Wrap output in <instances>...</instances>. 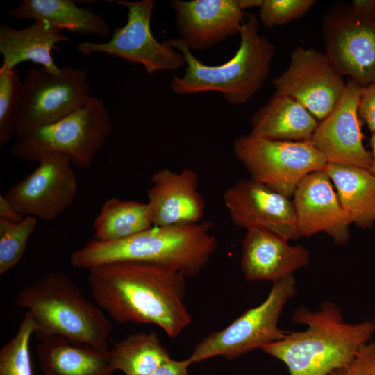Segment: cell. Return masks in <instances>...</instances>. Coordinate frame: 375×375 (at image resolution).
Listing matches in <instances>:
<instances>
[{
    "label": "cell",
    "instance_id": "cell-1",
    "mask_svg": "<svg viewBox=\"0 0 375 375\" xmlns=\"http://www.w3.org/2000/svg\"><path fill=\"white\" fill-rule=\"evenodd\" d=\"M88 282L94 302L118 323L155 324L171 338L192 322L185 277L164 266L120 261L93 267Z\"/></svg>",
    "mask_w": 375,
    "mask_h": 375
},
{
    "label": "cell",
    "instance_id": "cell-2",
    "mask_svg": "<svg viewBox=\"0 0 375 375\" xmlns=\"http://www.w3.org/2000/svg\"><path fill=\"white\" fill-rule=\"evenodd\" d=\"M292 321L306 329L288 332L283 339L261 349L283 362L290 375H328L351 362L375 333V319L348 323L340 307L330 301L316 310L298 307Z\"/></svg>",
    "mask_w": 375,
    "mask_h": 375
},
{
    "label": "cell",
    "instance_id": "cell-3",
    "mask_svg": "<svg viewBox=\"0 0 375 375\" xmlns=\"http://www.w3.org/2000/svg\"><path fill=\"white\" fill-rule=\"evenodd\" d=\"M212 223L155 226L115 242L92 240L74 251L70 258L76 268L120 261L146 262L174 270L185 278L199 274L217 249Z\"/></svg>",
    "mask_w": 375,
    "mask_h": 375
},
{
    "label": "cell",
    "instance_id": "cell-4",
    "mask_svg": "<svg viewBox=\"0 0 375 375\" xmlns=\"http://www.w3.org/2000/svg\"><path fill=\"white\" fill-rule=\"evenodd\" d=\"M258 28V19L251 13L240 28V45L234 56L215 65L202 62L178 38L169 39V44L183 55L186 66L182 76H172V90L178 95L218 92L233 106L249 101L268 76L275 51Z\"/></svg>",
    "mask_w": 375,
    "mask_h": 375
},
{
    "label": "cell",
    "instance_id": "cell-5",
    "mask_svg": "<svg viewBox=\"0 0 375 375\" xmlns=\"http://www.w3.org/2000/svg\"><path fill=\"white\" fill-rule=\"evenodd\" d=\"M15 303L29 312L36 337L60 335L108 351L112 323L94 302L88 301L76 282L61 271L49 272L18 292Z\"/></svg>",
    "mask_w": 375,
    "mask_h": 375
},
{
    "label": "cell",
    "instance_id": "cell-6",
    "mask_svg": "<svg viewBox=\"0 0 375 375\" xmlns=\"http://www.w3.org/2000/svg\"><path fill=\"white\" fill-rule=\"evenodd\" d=\"M112 128L104 101L92 96L85 106L62 119L18 133L12 153L21 160L33 162L48 154L59 153L78 167L89 168Z\"/></svg>",
    "mask_w": 375,
    "mask_h": 375
},
{
    "label": "cell",
    "instance_id": "cell-7",
    "mask_svg": "<svg viewBox=\"0 0 375 375\" xmlns=\"http://www.w3.org/2000/svg\"><path fill=\"white\" fill-rule=\"evenodd\" d=\"M296 285L294 275L273 282L261 303L197 344L188 358L190 362L216 356L232 360L283 339L288 332L279 328L278 321L285 305L296 294Z\"/></svg>",
    "mask_w": 375,
    "mask_h": 375
},
{
    "label": "cell",
    "instance_id": "cell-8",
    "mask_svg": "<svg viewBox=\"0 0 375 375\" xmlns=\"http://www.w3.org/2000/svg\"><path fill=\"white\" fill-rule=\"evenodd\" d=\"M233 153L251 179L287 197L309 174L324 170L327 160L309 142H290L249 133L236 138Z\"/></svg>",
    "mask_w": 375,
    "mask_h": 375
},
{
    "label": "cell",
    "instance_id": "cell-9",
    "mask_svg": "<svg viewBox=\"0 0 375 375\" xmlns=\"http://www.w3.org/2000/svg\"><path fill=\"white\" fill-rule=\"evenodd\" d=\"M112 1L127 8L126 24L117 28L108 42H79L77 49L80 53L86 55L104 53L140 63L149 75L160 71H177L185 66L183 55L168 40L158 42L151 31L155 1Z\"/></svg>",
    "mask_w": 375,
    "mask_h": 375
},
{
    "label": "cell",
    "instance_id": "cell-10",
    "mask_svg": "<svg viewBox=\"0 0 375 375\" xmlns=\"http://www.w3.org/2000/svg\"><path fill=\"white\" fill-rule=\"evenodd\" d=\"M23 83L24 106L17 135L62 119L82 108L92 97L85 68L62 66L55 73L40 66L28 72Z\"/></svg>",
    "mask_w": 375,
    "mask_h": 375
},
{
    "label": "cell",
    "instance_id": "cell-11",
    "mask_svg": "<svg viewBox=\"0 0 375 375\" xmlns=\"http://www.w3.org/2000/svg\"><path fill=\"white\" fill-rule=\"evenodd\" d=\"M324 52L335 69L362 87L375 83V14L349 8L323 20Z\"/></svg>",
    "mask_w": 375,
    "mask_h": 375
},
{
    "label": "cell",
    "instance_id": "cell-12",
    "mask_svg": "<svg viewBox=\"0 0 375 375\" xmlns=\"http://www.w3.org/2000/svg\"><path fill=\"white\" fill-rule=\"evenodd\" d=\"M38 163L4 196L24 217L51 221L72 204L78 190L77 178L71 162L64 155L48 154Z\"/></svg>",
    "mask_w": 375,
    "mask_h": 375
},
{
    "label": "cell",
    "instance_id": "cell-13",
    "mask_svg": "<svg viewBox=\"0 0 375 375\" xmlns=\"http://www.w3.org/2000/svg\"><path fill=\"white\" fill-rule=\"evenodd\" d=\"M277 92L301 103L322 121L333 110L346 83L325 53L297 47L286 70L273 80Z\"/></svg>",
    "mask_w": 375,
    "mask_h": 375
},
{
    "label": "cell",
    "instance_id": "cell-14",
    "mask_svg": "<svg viewBox=\"0 0 375 375\" xmlns=\"http://www.w3.org/2000/svg\"><path fill=\"white\" fill-rule=\"evenodd\" d=\"M263 0H172L178 38L192 51H202L239 34L244 10Z\"/></svg>",
    "mask_w": 375,
    "mask_h": 375
},
{
    "label": "cell",
    "instance_id": "cell-15",
    "mask_svg": "<svg viewBox=\"0 0 375 375\" xmlns=\"http://www.w3.org/2000/svg\"><path fill=\"white\" fill-rule=\"evenodd\" d=\"M223 200L237 226L265 229L288 240L301 237L293 203L261 183L241 179L226 190Z\"/></svg>",
    "mask_w": 375,
    "mask_h": 375
},
{
    "label": "cell",
    "instance_id": "cell-16",
    "mask_svg": "<svg viewBox=\"0 0 375 375\" xmlns=\"http://www.w3.org/2000/svg\"><path fill=\"white\" fill-rule=\"evenodd\" d=\"M361 90V85L350 79L333 110L318 124L309 140L327 162L370 168L372 153L363 144L358 111Z\"/></svg>",
    "mask_w": 375,
    "mask_h": 375
},
{
    "label": "cell",
    "instance_id": "cell-17",
    "mask_svg": "<svg viewBox=\"0 0 375 375\" xmlns=\"http://www.w3.org/2000/svg\"><path fill=\"white\" fill-rule=\"evenodd\" d=\"M293 206L301 236L324 232L338 244L347 243L352 224L324 170L312 172L298 184Z\"/></svg>",
    "mask_w": 375,
    "mask_h": 375
},
{
    "label": "cell",
    "instance_id": "cell-18",
    "mask_svg": "<svg viewBox=\"0 0 375 375\" xmlns=\"http://www.w3.org/2000/svg\"><path fill=\"white\" fill-rule=\"evenodd\" d=\"M197 172L186 168L179 172L167 168L151 176L148 201L155 226H176L201 222L205 202L199 190Z\"/></svg>",
    "mask_w": 375,
    "mask_h": 375
},
{
    "label": "cell",
    "instance_id": "cell-19",
    "mask_svg": "<svg viewBox=\"0 0 375 375\" xmlns=\"http://www.w3.org/2000/svg\"><path fill=\"white\" fill-rule=\"evenodd\" d=\"M242 241L241 270L249 281L275 282L293 275L310 262V253L302 245L262 228L246 230Z\"/></svg>",
    "mask_w": 375,
    "mask_h": 375
},
{
    "label": "cell",
    "instance_id": "cell-20",
    "mask_svg": "<svg viewBox=\"0 0 375 375\" xmlns=\"http://www.w3.org/2000/svg\"><path fill=\"white\" fill-rule=\"evenodd\" d=\"M70 39L62 29L52 23L38 19L28 27L17 29L6 24L0 26V53L3 65L10 68L31 61L51 72H58V67L51 55L56 44Z\"/></svg>",
    "mask_w": 375,
    "mask_h": 375
},
{
    "label": "cell",
    "instance_id": "cell-21",
    "mask_svg": "<svg viewBox=\"0 0 375 375\" xmlns=\"http://www.w3.org/2000/svg\"><path fill=\"white\" fill-rule=\"evenodd\" d=\"M35 350L42 375H112L108 351L60 335L36 337Z\"/></svg>",
    "mask_w": 375,
    "mask_h": 375
},
{
    "label": "cell",
    "instance_id": "cell-22",
    "mask_svg": "<svg viewBox=\"0 0 375 375\" xmlns=\"http://www.w3.org/2000/svg\"><path fill=\"white\" fill-rule=\"evenodd\" d=\"M318 124L301 103L276 92L253 115L250 133L272 140L309 141Z\"/></svg>",
    "mask_w": 375,
    "mask_h": 375
},
{
    "label": "cell",
    "instance_id": "cell-23",
    "mask_svg": "<svg viewBox=\"0 0 375 375\" xmlns=\"http://www.w3.org/2000/svg\"><path fill=\"white\" fill-rule=\"evenodd\" d=\"M8 16L17 20H47L61 29L107 39L110 33L108 22L90 8L71 0H24Z\"/></svg>",
    "mask_w": 375,
    "mask_h": 375
},
{
    "label": "cell",
    "instance_id": "cell-24",
    "mask_svg": "<svg viewBox=\"0 0 375 375\" xmlns=\"http://www.w3.org/2000/svg\"><path fill=\"white\" fill-rule=\"evenodd\" d=\"M324 171L351 223L361 228L372 226L375 222V177L369 169L327 162Z\"/></svg>",
    "mask_w": 375,
    "mask_h": 375
},
{
    "label": "cell",
    "instance_id": "cell-25",
    "mask_svg": "<svg viewBox=\"0 0 375 375\" xmlns=\"http://www.w3.org/2000/svg\"><path fill=\"white\" fill-rule=\"evenodd\" d=\"M153 226L149 203L112 197L101 206L93 223L94 240H122Z\"/></svg>",
    "mask_w": 375,
    "mask_h": 375
},
{
    "label": "cell",
    "instance_id": "cell-26",
    "mask_svg": "<svg viewBox=\"0 0 375 375\" xmlns=\"http://www.w3.org/2000/svg\"><path fill=\"white\" fill-rule=\"evenodd\" d=\"M108 359L114 371L125 375H148L171 359L158 335L136 333L115 343Z\"/></svg>",
    "mask_w": 375,
    "mask_h": 375
},
{
    "label": "cell",
    "instance_id": "cell-27",
    "mask_svg": "<svg viewBox=\"0 0 375 375\" xmlns=\"http://www.w3.org/2000/svg\"><path fill=\"white\" fill-rule=\"evenodd\" d=\"M24 106V83L15 68L0 67V147L17 135Z\"/></svg>",
    "mask_w": 375,
    "mask_h": 375
},
{
    "label": "cell",
    "instance_id": "cell-28",
    "mask_svg": "<svg viewBox=\"0 0 375 375\" xmlns=\"http://www.w3.org/2000/svg\"><path fill=\"white\" fill-rule=\"evenodd\" d=\"M37 326L26 311L15 335L0 350V375H33L30 355L31 335Z\"/></svg>",
    "mask_w": 375,
    "mask_h": 375
},
{
    "label": "cell",
    "instance_id": "cell-29",
    "mask_svg": "<svg viewBox=\"0 0 375 375\" xmlns=\"http://www.w3.org/2000/svg\"><path fill=\"white\" fill-rule=\"evenodd\" d=\"M37 222L34 217H25L18 223L0 219V275L21 260Z\"/></svg>",
    "mask_w": 375,
    "mask_h": 375
},
{
    "label": "cell",
    "instance_id": "cell-30",
    "mask_svg": "<svg viewBox=\"0 0 375 375\" xmlns=\"http://www.w3.org/2000/svg\"><path fill=\"white\" fill-rule=\"evenodd\" d=\"M315 3L314 0H263L259 19L267 28L283 25L303 16Z\"/></svg>",
    "mask_w": 375,
    "mask_h": 375
},
{
    "label": "cell",
    "instance_id": "cell-31",
    "mask_svg": "<svg viewBox=\"0 0 375 375\" xmlns=\"http://www.w3.org/2000/svg\"><path fill=\"white\" fill-rule=\"evenodd\" d=\"M328 375H375V342H369L347 365Z\"/></svg>",
    "mask_w": 375,
    "mask_h": 375
},
{
    "label": "cell",
    "instance_id": "cell-32",
    "mask_svg": "<svg viewBox=\"0 0 375 375\" xmlns=\"http://www.w3.org/2000/svg\"><path fill=\"white\" fill-rule=\"evenodd\" d=\"M358 111L370 131L375 133V83L362 87Z\"/></svg>",
    "mask_w": 375,
    "mask_h": 375
},
{
    "label": "cell",
    "instance_id": "cell-33",
    "mask_svg": "<svg viewBox=\"0 0 375 375\" xmlns=\"http://www.w3.org/2000/svg\"><path fill=\"white\" fill-rule=\"evenodd\" d=\"M188 359H170L148 375H187L189 366Z\"/></svg>",
    "mask_w": 375,
    "mask_h": 375
},
{
    "label": "cell",
    "instance_id": "cell-34",
    "mask_svg": "<svg viewBox=\"0 0 375 375\" xmlns=\"http://www.w3.org/2000/svg\"><path fill=\"white\" fill-rule=\"evenodd\" d=\"M24 218L25 217L17 212L4 195H0V219L13 223H18Z\"/></svg>",
    "mask_w": 375,
    "mask_h": 375
},
{
    "label": "cell",
    "instance_id": "cell-35",
    "mask_svg": "<svg viewBox=\"0 0 375 375\" xmlns=\"http://www.w3.org/2000/svg\"><path fill=\"white\" fill-rule=\"evenodd\" d=\"M351 7L361 12L375 14V0H355Z\"/></svg>",
    "mask_w": 375,
    "mask_h": 375
},
{
    "label": "cell",
    "instance_id": "cell-36",
    "mask_svg": "<svg viewBox=\"0 0 375 375\" xmlns=\"http://www.w3.org/2000/svg\"><path fill=\"white\" fill-rule=\"evenodd\" d=\"M370 144L372 150L371 153L372 161L369 171L375 177V133H372L370 138Z\"/></svg>",
    "mask_w": 375,
    "mask_h": 375
}]
</instances>
